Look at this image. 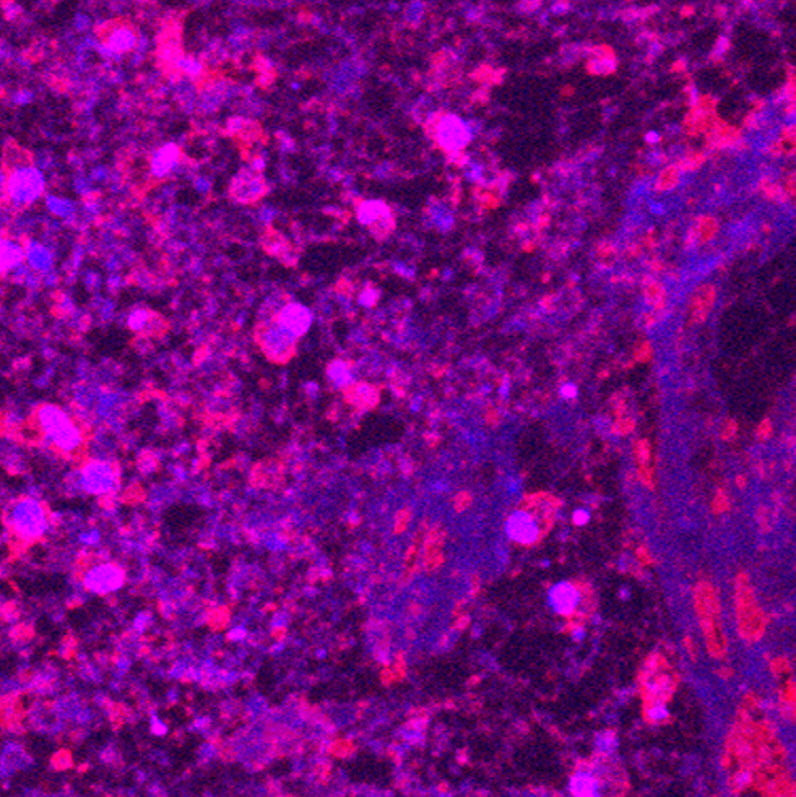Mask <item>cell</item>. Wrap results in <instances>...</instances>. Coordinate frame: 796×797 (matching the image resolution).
<instances>
[{"mask_svg": "<svg viewBox=\"0 0 796 797\" xmlns=\"http://www.w3.org/2000/svg\"><path fill=\"white\" fill-rule=\"evenodd\" d=\"M35 417L44 441L59 453L72 456L83 447V432L60 406L44 403Z\"/></svg>", "mask_w": 796, "mask_h": 797, "instance_id": "1", "label": "cell"}, {"mask_svg": "<svg viewBox=\"0 0 796 797\" xmlns=\"http://www.w3.org/2000/svg\"><path fill=\"white\" fill-rule=\"evenodd\" d=\"M7 531L23 542L41 540L52 525L47 508L35 497H21L10 505L5 513Z\"/></svg>", "mask_w": 796, "mask_h": 797, "instance_id": "2", "label": "cell"}, {"mask_svg": "<svg viewBox=\"0 0 796 797\" xmlns=\"http://www.w3.org/2000/svg\"><path fill=\"white\" fill-rule=\"evenodd\" d=\"M4 190L10 205L26 208L41 199L44 194V175L33 164H25L13 169L4 168Z\"/></svg>", "mask_w": 796, "mask_h": 797, "instance_id": "3", "label": "cell"}, {"mask_svg": "<svg viewBox=\"0 0 796 797\" xmlns=\"http://www.w3.org/2000/svg\"><path fill=\"white\" fill-rule=\"evenodd\" d=\"M255 339L259 343L262 353L270 362L284 364L294 354L298 337L279 323L278 318L263 320L255 332Z\"/></svg>", "mask_w": 796, "mask_h": 797, "instance_id": "4", "label": "cell"}, {"mask_svg": "<svg viewBox=\"0 0 796 797\" xmlns=\"http://www.w3.org/2000/svg\"><path fill=\"white\" fill-rule=\"evenodd\" d=\"M81 491L90 496L109 497L119 487V472L111 461L90 460L80 470Z\"/></svg>", "mask_w": 796, "mask_h": 797, "instance_id": "5", "label": "cell"}, {"mask_svg": "<svg viewBox=\"0 0 796 797\" xmlns=\"http://www.w3.org/2000/svg\"><path fill=\"white\" fill-rule=\"evenodd\" d=\"M125 574L117 565L101 562L88 569L83 575V586L93 595L106 596L124 586Z\"/></svg>", "mask_w": 796, "mask_h": 797, "instance_id": "6", "label": "cell"}, {"mask_svg": "<svg viewBox=\"0 0 796 797\" xmlns=\"http://www.w3.org/2000/svg\"><path fill=\"white\" fill-rule=\"evenodd\" d=\"M265 179L254 168H246L234 175L229 184V195L241 205H252L267 194Z\"/></svg>", "mask_w": 796, "mask_h": 797, "instance_id": "7", "label": "cell"}, {"mask_svg": "<svg viewBox=\"0 0 796 797\" xmlns=\"http://www.w3.org/2000/svg\"><path fill=\"white\" fill-rule=\"evenodd\" d=\"M101 42L109 54H127L135 51L140 44L137 30L124 21H111L101 28Z\"/></svg>", "mask_w": 796, "mask_h": 797, "instance_id": "8", "label": "cell"}, {"mask_svg": "<svg viewBox=\"0 0 796 797\" xmlns=\"http://www.w3.org/2000/svg\"><path fill=\"white\" fill-rule=\"evenodd\" d=\"M506 533L509 537L520 544H533L540 540L541 528L533 515L526 510L515 512L506 523Z\"/></svg>", "mask_w": 796, "mask_h": 797, "instance_id": "9", "label": "cell"}, {"mask_svg": "<svg viewBox=\"0 0 796 797\" xmlns=\"http://www.w3.org/2000/svg\"><path fill=\"white\" fill-rule=\"evenodd\" d=\"M470 130L457 115H446L437 127V140L442 148L455 151L470 141Z\"/></svg>", "mask_w": 796, "mask_h": 797, "instance_id": "10", "label": "cell"}, {"mask_svg": "<svg viewBox=\"0 0 796 797\" xmlns=\"http://www.w3.org/2000/svg\"><path fill=\"white\" fill-rule=\"evenodd\" d=\"M277 318L282 325L287 327L298 338L307 333V330L311 328L312 323L311 310L306 306L299 304V302H288V304H284Z\"/></svg>", "mask_w": 796, "mask_h": 797, "instance_id": "11", "label": "cell"}, {"mask_svg": "<svg viewBox=\"0 0 796 797\" xmlns=\"http://www.w3.org/2000/svg\"><path fill=\"white\" fill-rule=\"evenodd\" d=\"M358 218L362 224L369 226L374 234L383 235L388 233V219H391V211L383 205L382 202H364L361 203L358 208Z\"/></svg>", "mask_w": 796, "mask_h": 797, "instance_id": "12", "label": "cell"}, {"mask_svg": "<svg viewBox=\"0 0 796 797\" xmlns=\"http://www.w3.org/2000/svg\"><path fill=\"white\" fill-rule=\"evenodd\" d=\"M717 302V288L710 283H704L700 286H697L694 289L693 296H691V302H689V310H691V318H693L694 323H702L707 320V317L710 315V312L713 309V306H715Z\"/></svg>", "mask_w": 796, "mask_h": 797, "instance_id": "13", "label": "cell"}, {"mask_svg": "<svg viewBox=\"0 0 796 797\" xmlns=\"http://www.w3.org/2000/svg\"><path fill=\"white\" fill-rule=\"evenodd\" d=\"M127 325L132 332L144 334V337H151V334H159L164 332L166 323H164L163 317L158 315L156 312L150 309H134L127 317Z\"/></svg>", "mask_w": 796, "mask_h": 797, "instance_id": "14", "label": "cell"}, {"mask_svg": "<svg viewBox=\"0 0 796 797\" xmlns=\"http://www.w3.org/2000/svg\"><path fill=\"white\" fill-rule=\"evenodd\" d=\"M548 601H550V606L558 614L569 615L577 609L580 603V593L574 585L564 581V583H559L551 588L550 595H548Z\"/></svg>", "mask_w": 796, "mask_h": 797, "instance_id": "15", "label": "cell"}, {"mask_svg": "<svg viewBox=\"0 0 796 797\" xmlns=\"http://www.w3.org/2000/svg\"><path fill=\"white\" fill-rule=\"evenodd\" d=\"M179 163H180V150L174 145V143H166V145L158 148V150L153 153V156L150 159L151 174L159 179L168 178V175L179 166Z\"/></svg>", "mask_w": 796, "mask_h": 797, "instance_id": "16", "label": "cell"}, {"mask_svg": "<svg viewBox=\"0 0 796 797\" xmlns=\"http://www.w3.org/2000/svg\"><path fill=\"white\" fill-rule=\"evenodd\" d=\"M25 249H26V263H28L31 270H35L38 274H41V277L52 272L54 257L46 245L36 243V240H28Z\"/></svg>", "mask_w": 796, "mask_h": 797, "instance_id": "17", "label": "cell"}, {"mask_svg": "<svg viewBox=\"0 0 796 797\" xmlns=\"http://www.w3.org/2000/svg\"><path fill=\"white\" fill-rule=\"evenodd\" d=\"M718 229H720V223H718L715 216H712V214H700L694 221L693 228L689 229V240L694 245H704L715 239Z\"/></svg>", "mask_w": 796, "mask_h": 797, "instance_id": "18", "label": "cell"}, {"mask_svg": "<svg viewBox=\"0 0 796 797\" xmlns=\"http://www.w3.org/2000/svg\"><path fill=\"white\" fill-rule=\"evenodd\" d=\"M26 260V249L13 239H2V274L12 273L16 267H20Z\"/></svg>", "mask_w": 796, "mask_h": 797, "instance_id": "19", "label": "cell"}, {"mask_svg": "<svg viewBox=\"0 0 796 797\" xmlns=\"http://www.w3.org/2000/svg\"><path fill=\"white\" fill-rule=\"evenodd\" d=\"M158 57L161 60V64H164V67H174V69H179V62L180 59L184 57L183 51H180V44H179V37L178 36H164L161 41H159V47H158Z\"/></svg>", "mask_w": 796, "mask_h": 797, "instance_id": "20", "label": "cell"}, {"mask_svg": "<svg viewBox=\"0 0 796 797\" xmlns=\"http://www.w3.org/2000/svg\"><path fill=\"white\" fill-rule=\"evenodd\" d=\"M570 791H572V794L575 796H595L598 794L596 778H594L589 773L575 774L572 781H570Z\"/></svg>", "mask_w": 796, "mask_h": 797, "instance_id": "21", "label": "cell"}, {"mask_svg": "<svg viewBox=\"0 0 796 797\" xmlns=\"http://www.w3.org/2000/svg\"><path fill=\"white\" fill-rule=\"evenodd\" d=\"M327 376L335 387H348L351 382L350 366L343 361H333L327 369Z\"/></svg>", "mask_w": 796, "mask_h": 797, "instance_id": "22", "label": "cell"}, {"mask_svg": "<svg viewBox=\"0 0 796 797\" xmlns=\"http://www.w3.org/2000/svg\"><path fill=\"white\" fill-rule=\"evenodd\" d=\"M46 205L49 208V211H51L52 214H56V216H59V218L70 219L72 216H75V205L70 200L59 199V197L49 195L46 199Z\"/></svg>", "mask_w": 796, "mask_h": 797, "instance_id": "23", "label": "cell"}, {"mask_svg": "<svg viewBox=\"0 0 796 797\" xmlns=\"http://www.w3.org/2000/svg\"><path fill=\"white\" fill-rule=\"evenodd\" d=\"M350 400L353 401L356 405H372L377 401V393L376 390L369 387V385H354L353 388L350 390L348 393Z\"/></svg>", "mask_w": 796, "mask_h": 797, "instance_id": "24", "label": "cell"}, {"mask_svg": "<svg viewBox=\"0 0 796 797\" xmlns=\"http://www.w3.org/2000/svg\"><path fill=\"white\" fill-rule=\"evenodd\" d=\"M180 74L190 76V78H195V76H199L203 70V65L200 60H197L195 57H190V56H184L180 59L179 62V69H178Z\"/></svg>", "mask_w": 796, "mask_h": 797, "instance_id": "25", "label": "cell"}, {"mask_svg": "<svg viewBox=\"0 0 796 797\" xmlns=\"http://www.w3.org/2000/svg\"><path fill=\"white\" fill-rule=\"evenodd\" d=\"M663 298H665V293H663L662 286L660 284H650V288L647 289V299H649L650 304L662 306Z\"/></svg>", "mask_w": 796, "mask_h": 797, "instance_id": "26", "label": "cell"}, {"mask_svg": "<svg viewBox=\"0 0 796 797\" xmlns=\"http://www.w3.org/2000/svg\"><path fill=\"white\" fill-rule=\"evenodd\" d=\"M79 540H80L81 544H83V546H96V544L100 542V540H101V535H100V531L93 528V530H88V531L81 533V535L79 536Z\"/></svg>", "mask_w": 796, "mask_h": 797, "instance_id": "27", "label": "cell"}, {"mask_svg": "<svg viewBox=\"0 0 796 797\" xmlns=\"http://www.w3.org/2000/svg\"><path fill=\"white\" fill-rule=\"evenodd\" d=\"M150 728H151V733L155 735H164L168 733V726L164 724L161 719H158L156 716H151V721H150Z\"/></svg>", "mask_w": 796, "mask_h": 797, "instance_id": "28", "label": "cell"}, {"mask_svg": "<svg viewBox=\"0 0 796 797\" xmlns=\"http://www.w3.org/2000/svg\"><path fill=\"white\" fill-rule=\"evenodd\" d=\"M589 520H590L589 510L580 508V510H577V512H574V523H575V525L584 526V525L589 523Z\"/></svg>", "mask_w": 796, "mask_h": 797, "instance_id": "29", "label": "cell"}, {"mask_svg": "<svg viewBox=\"0 0 796 797\" xmlns=\"http://www.w3.org/2000/svg\"><path fill=\"white\" fill-rule=\"evenodd\" d=\"M148 622H150V615H148V614H139V615H137V619L134 620L135 630L144 632V630L146 629V625H150Z\"/></svg>", "mask_w": 796, "mask_h": 797, "instance_id": "30", "label": "cell"}, {"mask_svg": "<svg viewBox=\"0 0 796 797\" xmlns=\"http://www.w3.org/2000/svg\"><path fill=\"white\" fill-rule=\"evenodd\" d=\"M246 635H247V632H246L244 627H234V629L228 634V639L231 641H241V640L246 639Z\"/></svg>", "mask_w": 796, "mask_h": 797, "instance_id": "31", "label": "cell"}, {"mask_svg": "<svg viewBox=\"0 0 796 797\" xmlns=\"http://www.w3.org/2000/svg\"><path fill=\"white\" fill-rule=\"evenodd\" d=\"M649 718L653 721H660V719L667 718V710L663 706H653L649 711Z\"/></svg>", "mask_w": 796, "mask_h": 797, "instance_id": "32", "label": "cell"}, {"mask_svg": "<svg viewBox=\"0 0 796 797\" xmlns=\"http://www.w3.org/2000/svg\"><path fill=\"white\" fill-rule=\"evenodd\" d=\"M31 98H33V95H31L30 91H26V90L18 91V93H16V96H15V103L26 104V103L31 101Z\"/></svg>", "mask_w": 796, "mask_h": 797, "instance_id": "33", "label": "cell"}, {"mask_svg": "<svg viewBox=\"0 0 796 797\" xmlns=\"http://www.w3.org/2000/svg\"><path fill=\"white\" fill-rule=\"evenodd\" d=\"M210 187H212V184L208 179H205V178L195 179V189L199 192H208V190H210Z\"/></svg>", "mask_w": 796, "mask_h": 797, "instance_id": "34", "label": "cell"}, {"mask_svg": "<svg viewBox=\"0 0 796 797\" xmlns=\"http://www.w3.org/2000/svg\"><path fill=\"white\" fill-rule=\"evenodd\" d=\"M75 185H76V190H79L80 194H83V195L90 194V182H88L86 179H83V180L79 179V180H76Z\"/></svg>", "mask_w": 796, "mask_h": 797, "instance_id": "35", "label": "cell"}, {"mask_svg": "<svg viewBox=\"0 0 796 797\" xmlns=\"http://www.w3.org/2000/svg\"><path fill=\"white\" fill-rule=\"evenodd\" d=\"M771 431H772V427H771V422H768V421H764V422H762V424H761V427H759V429H757V434H759V436H761V437H767V434H771Z\"/></svg>", "mask_w": 796, "mask_h": 797, "instance_id": "36", "label": "cell"}, {"mask_svg": "<svg viewBox=\"0 0 796 797\" xmlns=\"http://www.w3.org/2000/svg\"><path fill=\"white\" fill-rule=\"evenodd\" d=\"M584 634H585L584 629H577V630H575V632H574V635H575V640H580V639H582V636H584Z\"/></svg>", "mask_w": 796, "mask_h": 797, "instance_id": "37", "label": "cell"}, {"mask_svg": "<svg viewBox=\"0 0 796 797\" xmlns=\"http://www.w3.org/2000/svg\"><path fill=\"white\" fill-rule=\"evenodd\" d=\"M563 393L564 395H574L575 388L574 387H565V388H563Z\"/></svg>", "mask_w": 796, "mask_h": 797, "instance_id": "38", "label": "cell"}, {"mask_svg": "<svg viewBox=\"0 0 796 797\" xmlns=\"http://www.w3.org/2000/svg\"><path fill=\"white\" fill-rule=\"evenodd\" d=\"M647 140H649V141H657V140H658V135H657V134H649V135H647Z\"/></svg>", "mask_w": 796, "mask_h": 797, "instance_id": "39", "label": "cell"}]
</instances>
